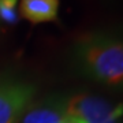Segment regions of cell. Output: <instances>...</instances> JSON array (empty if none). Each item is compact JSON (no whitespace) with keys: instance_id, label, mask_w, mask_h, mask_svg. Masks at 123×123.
Segmentation results:
<instances>
[{"instance_id":"ba28073f","label":"cell","mask_w":123,"mask_h":123,"mask_svg":"<svg viewBox=\"0 0 123 123\" xmlns=\"http://www.w3.org/2000/svg\"><path fill=\"white\" fill-rule=\"evenodd\" d=\"M63 123H85V122L81 120V119H78V118H73V116H68L67 115L66 119L63 120Z\"/></svg>"},{"instance_id":"277c9868","label":"cell","mask_w":123,"mask_h":123,"mask_svg":"<svg viewBox=\"0 0 123 123\" xmlns=\"http://www.w3.org/2000/svg\"><path fill=\"white\" fill-rule=\"evenodd\" d=\"M66 104L67 100L60 97H49L30 104L21 123H63L67 116Z\"/></svg>"},{"instance_id":"5b68a950","label":"cell","mask_w":123,"mask_h":123,"mask_svg":"<svg viewBox=\"0 0 123 123\" xmlns=\"http://www.w3.org/2000/svg\"><path fill=\"white\" fill-rule=\"evenodd\" d=\"M59 0H21L19 14L34 23L52 22L57 18Z\"/></svg>"},{"instance_id":"6da1fadb","label":"cell","mask_w":123,"mask_h":123,"mask_svg":"<svg viewBox=\"0 0 123 123\" xmlns=\"http://www.w3.org/2000/svg\"><path fill=\"white\" fill-rule=\"evenodd\" d=\"M70 60L78 74L97 84L123 89V33L97 30L79 36Z\"/></svg>"},{"instance_id":"7a4b0ae2","label":"cell","mask_w":123,"mask_h":123,"mask_svg":"<svg viewBox=\"0 0 123 123\" xmlns=\"http://www.w3.org/2000/svg\"><path fill=\"white\" fill-rule=\"evenodd\" d=\"M37 86L12 73L0 74V123H15L33 104Z\"/></svg>"},{"instance_id":"8992f818","label":"cell","mask_w":123,"mask_h":123,"mask_svg":"<svg viewBox=\"0 0 123 123\" xmlns=\"http://www.w3.org/2000/svg\"><path fill=\"white\" fill-rule=\"evenodd\" d=\"M18 0H0V26H17L21 15L17 11Z\"/></svg>"},{"instance_id":"52a82bcc","label":"cell","mask_w":123,"mask_h":123,"mask_svg":"<svg viewBox=\"0 0 123 123\" xmlns=\"http://www.w3.org/2000/svg\"><path fill=\"white\" fill-rule=\"evenodd\" d=\"M122 116H123V103L115 105L112 112L107 116L104 122H101V123H119V120H120Z\"/></svg>"},{"instance_id":"3957f363","label":"cell","mask_w":123,"mask_h":123,"mask_svg":"<svg viewBox=\"0 0 123 123\" xmlns=\"http://www.w3.org/2000/svg\"><path fill=\"white\" fill-rule=\"evenodd\" d=\"M114 105L103 97L79 93L67 98L66 112L68 116L78 118L85 123H101L112 112Z\"/></svg>"}]
</instances>
